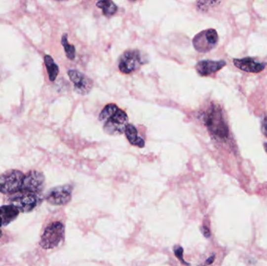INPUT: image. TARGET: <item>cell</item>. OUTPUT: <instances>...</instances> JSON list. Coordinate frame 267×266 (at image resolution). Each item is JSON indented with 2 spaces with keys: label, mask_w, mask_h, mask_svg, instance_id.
<instances>
[{
  "label": "cell",
  "mask_w": 267,
  "mask_h": 266,
  "mask_svg": "<svg viewBox=\"0 0 267 266\" xmlns=\"http://www.w3.org/2000/svg\"><path fill=\"white\" fill-rule=\"evenodd\" d=\"M99 120L103 124V130L107 134L117 136L125 132L128 117L124 111L115 104H109L99 114Z\"/></svg>",
  "instance_id": "6da1fadb"
},
{
  "label": "cell",
  "mask_w": 267,
  "mask_h": 266,
  "mask_svg": "<svg viewBox=\"0 0 267 266\" xmlns=\"http://www.w3.org/2000/svg\"><path fill=\"white\" fill-rule=\"evenodd\" d=\"M204 122L209 133L216 138L224 141L229 137V128L219 105H212L206 111Z\"/></svg>",
  "instance_id": "7a4b0ae2"
},
{
  "label": "cell",
  "mask_w": 267,
  "mask_h": 266,
  "mask_svg": "<svg viewBox=\"0 0 267 266\" xmlns=\"http://www.w3.org/2000/svg\"><path fill=\"white\" fill-rule=\"evenodd\" d=\"M25 175L21 171L10 169L0 176V192L11 195L21 191Z\"/></svg>",
  "instance_id": "3957f363"
},
{
  "label": "cell",
  "mask_w": 267,
  "mask_h": 266,
  "mask_svg": "<svg viewBox=\"0 0 267 266\" xmlns=\"http://www.w3.org/2000/svg\"><path fill=\"white\" fill-rule=\"evenodd\" d=\"M65 228L63 223L55 222L45 228L40 240V245L44 249H52L60 244L64 239Z\"/></svg>",
  "instance_id": "277c9868"
},
{
  "label": "cell",
  "mask_w": 267,
  "mask_h": 266,
  "mask_svg": "<svg viewBox=\"0 0 267 266\" xmlns=\"http://www.w3.org/2000/svg\"><path fill=\"white\" fill-rule=\"evenodd\" d=\"M219 36L215 29H207L199 32L193 38L194 49L199 53H208L217 46Z\"/></svg>",
  "instance_id": "5b68a950"
},
{
  "label": "cell",
  "mask_w": 267,
  "mask_h": 266,
  "mask_svg": "<svg viewBox=\"0 0 267 266\" xmlns=\"http://www.w3.org/2000/svg\"><path fill=\"white\" fill-rule=\"evenodd\" d=\"M144 64L142 54L138 50H127L122 55L119 69L123 73H132Z\"/></svg>",
  "instance_id": "8992f818"
},
{
  "label": "cell",
  "mask_w": 267,
  "mask_h": 266,
  "mask_svg": "<svg viewBox=\"0 0 267 266\" xmlns=\"http://www.w3.org/2000/svg\"><path fill=\"white\" fill-rule=\"evenodd\" d=\"M45 184V176L38 171L32 170L25 175L21 192L37 194L42 191Z\"/></svg>",
  "instance_id": "52a82bcc"
},
{
  "label": "cell",
  "mask_w": 267,
  "mask_h": 266,
  "mask_svg": "<svg viewBox=\"0 0 267 266\" xmlns=\"http://www.w3.org/2000/svg\"><path fill=\"white\" fill-rule=\"evenodd\" d=\"M72 188L71 186L64 185L52 188L45 195V199L53 205H64L71 201Z\"/></svg>",
  "instance_id": "ba28073f"
},
{
  "label": "cell",
  "mask_w": 267,
  "mask_h": 266,
  "mask_svg": "<svg viewBox=\"0 0 267 266\" xmlns=\"http://www.w3.org/2000/svg\"><path fill=\"white\" fill-rule=\"evenodd\" d=\"M39 199L35 194L22 192L21 195H16L11 199V204L15 206L19 212H29L37 206Z\"/></svg>",
  "instance_id": "9c48e42d"
},
{
  "label": "cell",
  "mask_w": 267,
  "mask_h": 266,
  "mask_svg": "<svg viewBox=\"0 0 267 266\" xmlns=\"http://www.w3.org/2000/svg\"><path fill=\"white\" fill-rule=\"evenodd\" d=\"M68 75L71 81L74 83L75 91L80 95H88L92 90L93 83L92 80L88 78L84 73L71 69L68 71Z\"/></svg>",
  "instance_id": "30bf717a"
},
{
  "label": "cell",
  "mask_w": 267,
  "mask_h": 266,
  "mask_svg": "<svg viewBox=\"0 0 267 266\" xmlns=\"http://www.w3.org/2000/svg\"><path fill=\"white\" fill-rule=\"evenodd\" d=\"M233 64L236 67L247 73H258L264 70L266 64L258 62L255 59L245 57L243 59H233Z\"/></svg>",
  "instance_id": "8fae6325"
},
{
  "label": "cell",
  "mask_w": 267,
  "mask_h": 266,
  "mask_svg": "<svg viewBox=\"0 0 267 266\" xmlns=\"http://www.w3.org/2000/svg\"><path fill=\"white\" fill-rule=\"evenodd\" d=\"M227 63L224 60H202L196 64L195 68L198 74L201 76H209L217 73L223 67L226 66Z\"/></svg>",
  "instance_id": "7c38bea8"
},
{
  "label": "cell",
  "mask_w": 267,
  "mask_h": 266,
  "mask_svg": "<svg viewBox=\"0 0 267 266\" xmlns=\"http://www.w3.org/2000/svg\"><path fill=\"white\" fill-rule=\"evenodd\" d=\"M18 214L19 210L12 204L0 207V219L2 220V227L17 219Z\"/></svg>",
  "instance_id": "4fadbf2b"
},
{
  "label": "cell",
  "mask_w": 267,
  "mask_h": 266,
  "mask_svg": "<svg viewBox=\"0 0 267 266\" xmlns=\"http://www.w3.org/2000/svg\"><path fill=\"white\" fill-rule=\"evenodd\" d=\"M124 133L127 136V140L132 145H135L138 148H143L145 146V141L138 135V131L135 126L128 124Z\"/></svg>",
  "instance_id": "5bb4252c"
},
{
  "label": "cell",
  "mask_w": 267,
  "mask_h": 266,
  "mask_svg": "<svg viewBox=\"0 0 267 266\" xmlns=\"http://www.w3.org/2000/svg\"><path fill=\"white\" fill-rule=\"evenodd\" d=\"M96 6L103 10V14L107 17L114 15L117 11V6L111 0H102L96 3Z\"/></svg>",
  "instance_id": "9a60e30c"
},
{
  "label": "cell",
  "mask_w": 267,
  "mask_h": 266,
  "mask_svg": "<svg viewBox=\"0 0 267 266\" xmlns=\"http://www.w3.org/2000/svg\"><path fill=\"white\" fill-rule=\"evenodd\" d=\"M44 60H45V66H46L48 73H49V79L51 81H54L58 75V66L55 64L54 60L49 55H46Z\"/></svg>",
  "instance_id": "2e32d148"
},
{
  "label": "cell",
  "mask_w": 267,
  "mask_h": 266,
  "mask_svg": "<svg viewBox=\"0 0 267 266\" xmlns=\"http://www.w3.org/2000/svg\"><path fill=\"white\" fill-rule=\"evenodd\" d=\"M62 45L64 46V50H65L66 55L70 60H74L75 58V54H76V51H75V47L74 45H70L69 42L68 41V35L67 34H64V36L62 37L61 40Z\"/></svg>",
  "instance_id": "e0dca14e"
},
{
  "label": "cell",
  "mask_w": 267,
  "mask_h": 266,
  "mask_svg": "<svg viewBox=\"0 0 267 266\" xmlns=\"http://www.w3.org/2000/svg\"><path fill=\"white\" fill-rule=\"evenodd\" d=\"M174 254H175L176 257H177V258H178V259H179L180 261H181V263H183V264H185V265H187V266H189V263H185V260H184V259H183L184 250H183V248H182V247H181V246H179V245L174 246Z\"/></svg>",
  "instance_id": "ac0fdd59"
},
{
  "label": "cell",
  "mask_w": 267,
  "mask_h": 266,
  "mask_svg": "<svg viewBox=\"0 0 267 266\" xmlns=\"http://www.w3.org/2000/svg\"><path fill=\"white\" fill-rule=\"evenodd\" d=\"M262 131L264 132V135L267 137V115L264 116L262 122Z\"/></svg>",
  "instance_id": "d6986e66"
},
{
  "label": "cell",
  "mask_w": 267,
  "mask_h": 266,
  "mask_svg": "<svg viewBox=\"0 0 267 266\" xmlns=\"http://www.w3.org/2000/svg\"><path fill=\"white\" fill-rule=\"evenodd\" d=\"M202 233L206 237H209L210 236V231H209V228L206 227H203L202 228Z\"/></svg>",
  "instance_id": "ffe728a7"
},
{
  "label": "cell",
  "mask_w": 267,
  "mask_h": 266,
  "mask_svg": "<svg viewBox=\"0 0 267 266\" xmlns=\"http://www.w3.org/2000/svg\"><path fill=\"white\" fill-rule=\"evenodd\" d=\"M213 260H214V256L211 257V258H209V260L207 261V263L210 264V263H213Z\"/></svg>",
  "instance_id": "44dd1931"
},
{
  "label": "cell",
  "mask_w": 267,
  "mask_h": 266,
  "mask_svg": "<svg viewBox=\"0 0 267 266\" xmlns=\"http://www.w3.org/2000/svg\"><path fill=\"white\" fill-rule=\"evenodd\" d=\"M264 148H265V151L267 153V143H264Z\"/></svg>",
  "instance_id": "7402d4cb"
},
{
  "label": "cell",
  "mask_w": 267,
  "mask_h": 266,
  "mask_svg": "<svg viewBox=\"0 0 267 266\" xmlns=\"http://www.w3.org/2000/svg\"><path fill=\"white\" fill-rule=\"evenodd\" d=\"M2 227V220H1V219H0V227Z\"/></svg>",
  "instance_id": "603a6c76"
},
{
  "label": "cell",
  "mask_w": 267,
  "mask_h": 266,
  "mask_svg": "<svg viewBox=\"0 0 267 266\" xmlns=\"http://www.w3.org/2000/svg\"><path fill=\"white\" fill-rule=\"evenodd\" d=\"M2 236V231H0V237Z\"/></svg>",
  "instance_id": "cb8c5ba5"
}]
</instances>
